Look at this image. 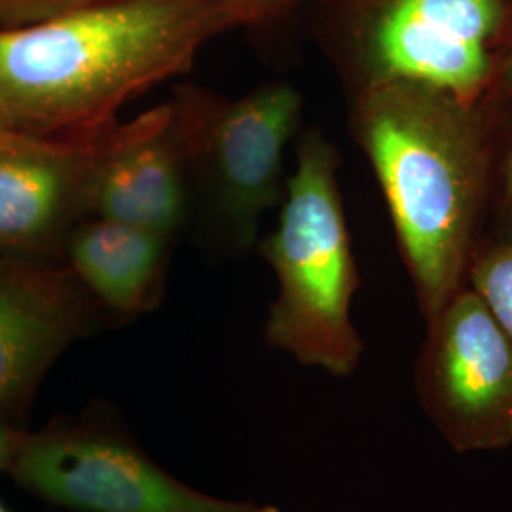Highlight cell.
Here are the masks:
<instances>
[{"mask_svg": "<svg viewBox=\"0 0 512 512\" xmlns=\"http://www.w3.org/2000/svg\"><path fill=\"white\" fill-rule=\"evenodd\" d=\"M249 23L230 0H97L0 29V122L33 139L93 135L141 93L188 73L211 38Z\"/></svg>", "mask_w": 512, "mask_h": 512, "instance_id": "1", "label": "cell"}, {"mask_svg": "<svg viewBox=\"0 0 512 512\" xmlns=\"http://www.w3.org/2000/svg\"><path fill=\"white\" fill-rule=\"evenodd\" d=\"M353 135L384 192L425 319L467 287L490 152L475 103L414 82L357 92Z\"/></svg>", "mask_w": 512, "mask_h": 512, "instance_id": "2", "label": "cell"}, {"mask_svg": "<svg viewBox=\"0 0 512 512\" xmlns=\"http://www.w3.org/2000/svg\"><path fill=\"white\" fill-rule=\"evenodd\" d=\"M338 167L334 145L319 131H308L296 150L279 222L260 243L277 279L264 338L302 365L349 376L363 355V340L351 321L361 279Z\"/></svg>", "mask_w": 512, "mask_h": 512, "instance_id": "3", "label": "cell"}, {"mask_svg": "<svg viewBox=\"0 0 512 512\" xmlns=\"http://www.w3.org/2000/svg\"><path fill=\"white\" fill-rule=\"evenodd\" d=\"M169 105L186 143L190 186H198L215 234L230 251L251 249L262 215L285 194V148L302 95L289 82H268L238 99L186 84Z\"/></svg>", "mask_w": 512, "mask_h": 512, "instance_id": "4", "label": "cell"}, {"mask_svg": "<svg viewBox=\"0 0 512 512\" xmlns=\"http://www.w3.org/2000/svg\"><path fill=\"white\" fill-rule=\"evenodd\" d=\"M8 473L23 490L78 512H209L228 503L167 475L99 420L25 433Z\"/></svg>", "mask_w": 512, "mask_h": 512, "instance_id": "5", "label": "cell"}, {"mask_svg": "<svg viewBox=\"0 0 512 512\" xmlns=\"http://www.w3.org/2000/svg\"><path fill=\"white\" fill-rule=\"evenodd\" d=\"M416 389L421 408L458 452L512 444V342L471 287L427 321Z\"/></svg>", "mask_w": 512, "mask_h": 512, "instance_id": "6", "label": "cell"}, {"mask_svg": "<svg viewBox=\"0 0 512 512\" xmlns=\"http://www.w3.org/2000/svg\"><path fill=\"white\" fill-rule=\"evenodd\" d=\"M167 116L164 103L93 135L0 152V255L63 258L74 226L93 217L103 171Z\"/></svg>", "mask_w": 512, "mask_h": 512, "instance_id": "7", "label": "cell"}, {"mask_svg": "<svg viewBox=\"0 0 512 512\" xmlns=\"http://www.w3.org/2000/svg\"><path fill=\"white\" fill-rule=\"evenodd\" d=\"M501 19V0H382L361 37L357 92L414 82L475 103Z\"/></svg>", "mask_w": 512, "mask_h": 512, "instance_id": "8", "label": "cell"}, {"mask_svg": "<svg viewBox=\"0 0 512 512\" xmlns=\"http://www.w3.org/2000/svg\"><path fill=\"white\" fill-rule=\"evenodd\" d=\"M105 313L63 258L0 255V414L25 410L57 357Z\"/></svg>", "mask_w": 512, "mask_h": 512, "instance_id": "9", "label": "cell"}, {"mask_svg": "<svg viewBox=\"0 0 512 512\" xmlns=\"http://www.w3.org/2000/svg\"><path fill=\"white\" fill-rule=\"evenodd\" d=\"M169 243L147 228L90 217L74 226L63 260L103 310L133 319L162 300Z\"/></svg>", "mask_w": 512, "mask_h": 512, "instance_id": "10", "label": "cell"}, {"mask_svg": "<svg viewBox=\"0 0 512 512\" xmlns=\"http://www.w3.org/2000/svg\"><path fill=\"white\" fill-rule=\"evenodd\" d=\"M188 207V152L169 105L164 124L122 150L103 171L93 194V217L128 222L173 239Z\"/></svg>", "mask_w": 512, "mask_h": 512, "instance_id": "11", "label": "cell"}, {"mask_svg": "<svg viewBox=\"0 0 512 512\" xmlns=\"http://www.w3.org/2000/svg\"><path fill=\"white\" fill-rule=\"evenodd\" d=\"M467 287L475 291L512 342V243H499L475 253L467 272Z\"/></svg>", "mask_w": 512, "mask_h": 512, "instance_id": "12", "label": "cell"}, {"mask_svg": "<svg viewBox=\"0 0 512 512\" xmlns=\"http://www.w3.org/2000/svg\"><path fill=\"white\" fill-rule=\"evenodd\" d=\"M97 0H0V29H19L69 14Z\"/></svg>", "mask_w": 512, "mask_h": 512, "instance_id": "13", "label": "cell"}, {"mask_svg": "<svg viewBox=\"0 0 512 512\" xmlns=\"http://www.w3.org/2000/svg\"><path fill=\"white\" fill-rule=\"evenodd\" d=\"M23 431L14 427L6 416L0 414V473H8L14 458L18 454L19 444L23 440Z\"/></svg>", "mask_w": 512, "mask_h": 512, "instance_id": "14", "label": "cell"}, {"mask_svg": "<svg viewBox=\"0 0 512 512\" xmlns=\"http://www.w3.org/2000/svg\"><path fill=\"white\" fill-rule=\"evenodd\" d=\"M230 2L241 8L247 14V18L251 19V23H258L274 16L293 0H230Z\"/></svg>", "mask_w": 512, "mask_h": 512, "instance_id": "15", "label": "cell"}, {"mask_svg": "<svg viewBox=\"0 0 512 512\" xmlns=\"http://www.w3.org/2000/svg\"><path fill=\"white\" fill-rule=\"evenodd\" d=\"M37 141L42 139H33V137H25V135H18L14 131L6 128L2 122H0V152H6V150H18V148L31 147L35 145Z\"/></svg>", "mask_w": 512, "mask_h": 512, "instance_id": "16", "label": "cell"}, {"mask_svg": "<svg viewBox=\"0 0 512 512\" xmlns=\"http://www.w3.org/2000/svg\"><path fill=\"white\" fill-rule=\"evenodd\" d=\"M209 512H279L274 507H253V505H238V503H226L224 507Z\"/></svg>", "mask_w": 512, "mask_h": 512, "instance_id": "17", "label": "cell"}, {"mask_svg": "<svg viewBox=\"0 0 512 512\" xmlns=\"http://www.w3.org/2000/svg\"><path fill=\"white\" fill-rule=\"evenodd\" d=\"M505 205H507V213L512 222V152L507 160V169H505Z\"/></svg>", "mask_w": 512, "mask_h": 512, "instance_id": "18", "label": "cell"}, {"mask_svg": "<svg viewBox=\"0 0 512 512\" xmlns=\"http://www.w3.org/2000/svg\"><path fill=\"white\" fill-rule=\"evenodd\" d=\"M503 76H505V86L512 92V52L511 55H509V59H507V63H505Z\"/></svg>", "mask_w": 512, "mask_h": 512, "instance_id": "19", "label": "cell"}, {"mask_svg": "<svg viewBox=\"0 0 512 512\" xmlns=\"http://www.w3.org/2000/svg\"><path fill=\"white\" fill-rule=\"evenodd\" d=\"M0 512H14V511H10V509H8V507H6V505H4V503H2V501H0Z\"/></svg>", "mask_w": 512, "mask_h": 512, "instance_id": "20", "label": "cell"}]
</instances>
